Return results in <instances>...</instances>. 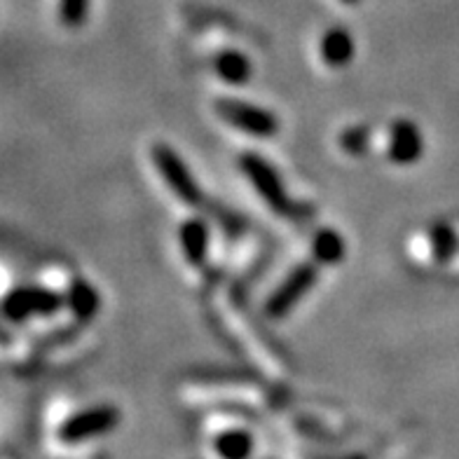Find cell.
Instances as JSON below:
<instances>
[{"label": "cell", "instance_id": "cell-1", "mask_svg": "<svg viewBox=\"0 0 459 459\" xmlns=\"http://www.w3.org/2000/svg\"><path fill=\"white\" fill-rule=\"evenodd\" d=\"M213 110H216V115L225 125H230L237 132L248 134L254 139H273L279 132V120L273 110L260 108L255 103L242 101V99H216Z\"/></svg>", "mask_w": 459, "mask_h": 459}, {"label": "cell", "instance_id": "cell-2", "mask_svg": "<svg viewBox=\"0 0 459 459\" xmlns=\"http://www.w3.org/2000/svg\"><path fill=\"white\" fill-rule=\"evenodd\" d=\"M239 169L247 176L248 183L254 186L255 193L260 195V200L265 202L277 216H290L293 213V202H290L289 193H286L281 176L277 174V169L263 155H258V152H242L239 155Z\"/></svg>", "mask_w": 459, "mask_h": 459}, {"label": "cell", "instance_id": "cell-3", "mask_svg": "<svg viewBox=\"0 0 459 459\" xmlns=\"http://www.w3.org/2000/svg\"><path fill=\"white\" fill-rule=\"evenodd\" d=\"M151 158L155 162V169L160 171L162 181L167 183L176 200L183 202L186 206H197L202 202V187L197 186V178L193 176L186 160L167 143H155L151 148Z\"/></svg>", "mask_w": 459, "mask_h": 459}, {"label": "cell", "instance_id": "cell-4", "mask_svg": "<svg viewBox=\"0 0 459 459\" xmlns=\"http://www.w3.org/2000/svg\"><path fill=\"white\" fill-rule=\"evenodd\" d=\"M66 305L68 298L59 290L26 286V289H14L7 293L3 300V315L7 321L19 324L29 316H55Z\"/></svg>", "mask_w": 459, "mask_h": 459}, {"label": "cell", "instance_id": "cell-5", "mask_svg": "<svg viewBox=\"0 0 459 459\" xmlns=\"http://www.w3.org/2000/svg\"><path fill=\"white\" fill-rule=\"evenodd\" d=\"M316 265L319 263L307 260V263H300V265H296L286 274L284 281L265 300V315L270 319H284V316H289L290 309L296 307L298 302L315 289V284L319 281V267Z\"/></svg>", "mask_w": 459, "mask_h": 459}, {"label": "cell", "instance_id": "cell-6", "mask_svg": "<svg viewBox=\"0 0 459 459\" xmlns=\"http://www.w3.org/2000/svg\"><path fill=\"white\" fill-rule=\"evenodd\" d=\"M117 424H120V411L115 405H91V408H85V411L68 417L66 422L59 427L56 436L66 446H80L90 438L108 434Z\"/></svg>", "mask_w": 459, "mask_h": 459}, {"label": "cell", "instance_id": "cell-7", "mask_svg": "<svg viewBox=\"0 0 459 459\" xmlns=\"http://www.w3.org/2000/svg\"><path fill=\"white\" fill-rule=\"evenodd\" d=\"M387 155L399 167H412L424 155V134L412 120H396L389 127Z\"/></svg>", "mask_w": 459, "mask_h": 459}, {"label": "cell", "instance_id": "cell-8", "mask_svg": "<svg viewBox=\"0 0 459 459\" xmlns=\"http://www.w3.org/2000/svg\"><path fill=\"white\" fill-rule=\"evenodd\" d=\"M209 225L202 218H187L186 223L178 228V244H181L183 258L187 265L204 267L206 258H209Z\"/></svg>", "mask_w": 459, "mask_h": 459}, {"label": "cell", "instance_id": "cell-9", "mask_svg": "<svg viewBox=\"0 0 459 459\" xmlns=\"http://www.w3.org/2000/svg\"><path fill=\"white\" fill-rule=\"evenodd\" d=\"M319 55L326 66L344 68L354 61L357 45H354V38H351V33L344 26H333V29H328L321 36Z\"/></svg>", "mask_w": 459, "mask_h": 459}, {"label": "cell", "instance_id": "cell-10", "mask_svg": "<svg viewBox=\"0 0 459 459\" xmlns=\"http://www.w3.org/2000/svg\"><path fill=\"white\" fill-rule=\"evenodd\" d=\"M213 71L223 82L232 87L247 85L254 75V64L239 49H223L213 56Z\"/></svg>", "mask_w": 459, "mask_h": 459}, {"label": "cell", "instance_id": "cell-11", "mask_svg": "<svg viewBox=\"0 0 459 459\" xmlns=\"http://www.w3.org/2000/svg\"><path fill=\"white\" fill-rule=\"evenodd\" d=\"M347 255V244L338 230L324 228L312 237V258L319 265H338Z\"/></svg>", "mask_w": 459, "mask_h": 459}, {"label": "cell", "instance_id": "cell-12", "mask_svg": "<svg viewBox=\"0 0 459 459\" xmlns=\"http://www.w3.org/2000/svg\"><path fill=\"white\" fill-rule=\"evenodd\" d=\"M254 447V434L247 429H225L213 441V450L221 459H251Z\"/></svg>", "mask_w": 459, "mask_h": 459}, {"label": "cell", "instance_id": "cell-13", "mask_svg": "<svg viewBox=\"0 0 459 459\" xmlns=\"http://www.w3.org/2000/svg\"><path fill=\"white\" fill-rule=\"evenodd\" d=\"M66 298H68V307H71L73 316H78L80 321L94 319L99 307H101V298H99L97 289L87 284V281H82V279L73 281Z\"/></svg>", "mask_w": 459, "mask_h": 459}, {"label": "cell", "instance_id": "cell-14", "mask_svg": "<svg viewBox=\"0 0 459 459\" xmlns=\"http://www.w3.org/2000/svg\"><path fill=\"white\" fill-rule=\"evenodd\" d=\"M429 242H431V255L438 265H446L457 255L459 251V235L450 223H438L431 225L429 230Z\"/></svg>", "mask_w": 459, "mask_h": 459}, {"label": "cell", "instance_id": "cell-15", "mask_svg": "<svg viewBox=\"0 0 459 459\" xmlns=\"http://www.w3.org/2000/svg\"><path fill=\"white\" fill-rule=\"evenodd\" d=\"M340 148L347 155H363L370 148V129L357 125V127H347L338 139Z\"/></svg>", "mask_w": 459, "mask_h": 459}, {"label": "cell", "instance_id": "cell-16", "mask_svg": "<svg viewBox=\"0 0 459 459\" xmlns=\"http://www.w3.org/2000/svg\"><path fill=\"white\" fill-rule=\"evenodd\" d=\"M90 0H59V19L68 29H80L85 24Z\"/></svg>", "mask_w": 459, "mask_h": 459}, {"label": "cell", "instance_id": "cell-17", "mask_svg": "<svg viewBox=\"0 0 459 459\" xmlns=\"http://www.w3.org/2000/svg\"><path fill=\"white\" fill-rule=\"evenodd\" d=\"M340 3H344V5H359L361 0H340Z\"/></svg>", "mask_w": 459, "mask_h": 459}]
</instances>
